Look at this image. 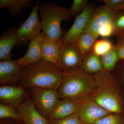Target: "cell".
Instances as JSON below:
<instances>
[{
    "label": "cell",
    "mask_w": 124,
    "mask_h": 124,
    "mask_svg": "<svg viewBox=\"0 0 124 124\" xmlns=\"http://www.w3.org/2000/svg\"><path fill=\"white\" fill-rule=\"evenodd\" d=\"M95 7L89 4L80 14L76 17L73 24L64 33L62 40V44L74 43L84 32L93 13Z\"/></svg>",
    "instance_id": "obj_8"
},
{
    "label": "cell",
    "mask_w": 124,
    "mask_h": 124,
    "mask_svg": "<svg viewBox=\"0 0 124 124\" xmlns=\"http://www.w3.org/2000/svg\"><path fill=\"white\" fill-rule=\"evenodd\" d=\"M94 83L92 76L77 68L64 72L57 91L60 98L77 99L91 91Z\"/></svg>",
    "instance_id": "obj_3"
},
{
    "label": "cell",
    "mask_w": 124,
    "mask_h": 124,
    "mask_svg": "<svg viewBox=\"0 0 124 124\" xmlns=\"http://www.w3.org/2000/svg\"><path fill=\"white\" fill-rule=\"evenodd\" d=\"M113 36L116 39L124 37V10H120L113 21Z\"/></svg>",
    "instance_id": "obj_24"
},
{
    "label": "cell",
    "mask_w": 124,
    "mask_h": 124,
    "mask_svg": "<svg viewBox=\"0 0 124 124\" xmlns=\"http://www.w3.org/2000/svg\"><path fill=\"white\" fill-rule=\"evenodd\" d=\"M121 74L122 75V77L124 79V69H122V71H121Z\"/></svg>",
    "instance_id": "obj_32"
},
{
    "label": "cell",
    "mask_w": 124,
    "mask_h": 124,
    "mask_svg": "<svg viewBox=\"0 0 124 124\" xmlns=\"http://www.w3.org/2000/svg\"><path fill=\"white\" fill-rule=\"evenodd\" d=\"M29 89L33 106L47 119L60 101L57 90L35 87Z\"/></svg>",
    "instance_id": "obj_4"
},
{
    "label": "cell",
    "mask_w": 124,
    "mask_h": 124,
    "mask_svg": "<svg viewBox=\"0 0 124 124\" xmlns=\"http://www.w3.org/2000/svg\"><path fill=\"white\" fill-rule=\"evenodd\" d=\"M84 57L74 43L62 44L57 58V66L64 72L80 68Z\"/></svg>",
    "instance_id": "obj_6"
},
{
    "label": "cell",
    "mask_w": 124,
    "mask_h": 124,
    "mask_svg": "<svg viewBox=\"0 0 124 124\" xmlns=\"http://www.w3.org/2000/svg\"><path fill=\"white\" fill-rule=\"evenodd\" d=\"M31 0H0V8H7L10 15H20L23 9L32 5Z\"/></svg>",
    "instance_id": "obj_19"
},
{
    "label": "cell",
    "mask_w": 124,
    "mask_h": 124,
    "mask_svg": "<svg viewBox=\"0 0 124 124\" xmlns=\"http://www.w3.org/2000/svg\"><path fill=\"white\" fill-rule=\"evenodd\" d=\"M89 2L88 0H74L71 6L69 9L71 17H76L80 14L88 5Z\"/></svg>",
    "instance_id": "obj_25"
},
{
    "label": "cell",
    "mask_w": 124,
    "mask_h": 124,
    "mask_svg": "<svg viewBox=\"0 0 124 124\" xmlns=\"http://www.w3.org/2000/svg\"><path fill=\"white\" fill-rule=\"evenodd\" d=\"M48 124H82L78 116L76 113L63 119H48Z\"/></svg>",
    "instance_id": "obj_26"
},
{
    "label": "cell",
    "mask_w": 124,
    "mask_h": 124,
    "mask_svg": "<svg viewBox=\"0 0 124 124\" xmlns=\"http://www.w3.org/2000/svg\"><path fill=\"white\" fill-rule=\"evenodd\" d=\"M114 46L116 50L120 60H124V37L116 39Z\"/></svg>",
    "instance_id": "obj_29"
},
{
    "label": "cell",
    "mask_w": 124,
    "mask_h": 124,
    "mask_svg": "<svg viewBox=\"0 0 124 124\" xmlns=\"http://www.w3.org/2000/svg\"><path fill=\"white\" fill-rule=\"evenodd\" d=\"M123 0H104V6L108 9L116 10V9Z\"/></svg>",
    "instance_id": "obj_30"
},
{
    "label": "cell",
    "mask_w": 124,
    "mask_h": 124,
    "mask_svg": "<svg viewBox=\"0 0 124 124\" xmlns=\"http://www.w3.org/2000/svg\"><path fill=\"white\" fill-rule=\"evenodd\" d=\"M94 100L109 113L118 114L121 112L120 104L117 97L111 92L102 91L94 97Z\"/></svg>",
    "instance_id": "obj_16"
},
{
    "label": "cell",
    "mask_w": 124,
    "mask_h": 124,
    "mask_svg": "<svg viewBox=\"0 0 124 124\" xmlns=\"http://www.w3.org/2000/svg\"><path fill=\"white\" fill-rule=\"evenodd\" d=\"M38 12L45 37L50 39L62 40L64 33L60 24L71 18L69 9L54 3L45 2L39 5Z\"/></svg>",
    "instance_id": "obj_2"
},
{
    "label": "cell",
    "mask_w": 124,
    "mask_h": 124,
    "mask_svg": "<svg viewBox=\"0 0 124 124\" xmlns=\"http://www.w3.org/2000/svg\"><path fill=\"white\" fill-rule=\"evenodd\" d=\"M0 118H11L22 120L20 114L14 106L4 103L0 104Z\"/></svg>",
    "instance_id": "obj_23"
},
{
    "label": "cell",
    "mask_w": 124,
    "mask_h": 124,
    "mask_svg": "<svg viewBox=\"0 0 124 124\" xmlns=\"http://www.w3.org/2000/svg\"><path fill=\"white\" fill-rule=\"evenodd\" d=\"M78 102L76 114L82 123L93 124L97 120L110 114L94 101L86 100Z\"/></svg>",
    "instance_id": "obj_9"
},
{
    "label": "cell",
    "mask_w": 124,
    "mask_h": 124,
    "mask_svg": "<svg viewBox=\"0 0 124 124\" xmlns=\"http://www.w3.org/2000/svg\"><path fill=\"white\" fill-rule=\"evenodd\" d=\"M26 94L21 87L2 85L0 87V100L2 103L16 107L23 101Z\"/></svg>",
    "instance_id": "obj_13"
},
{
    "label": "cell",
    "mask_w": 124,
    "mask_h": 124,
    "mask_svg": "<svg viewBox=\"0 0 124 124\" xmlns=\"http://www.w3.org/2000/svg\"><path fill=\"white\" fill-rule=\"evenodd\" d=\"M100 59L103 70L108 72L113 70L120 60L115 46L108 53L101 56Z\"/></svg>",
    "instance_id": "obj_21"
},
{
    "label": "cell",
    "mask_w": 124,
    "mask_h": 124,
    "mask_svg": "<svg viewBox=\"0 0 124 124\" xmlns=\"http://www.w3.org/2000/svg\"><path fill=\"white\" fill-rule=\"evenodd\" d=\"M39 1L32 6L31 14L17 29V43L16 46L20 48L26 45L29 41L41 33L42 26L38 16Z\"/></svg>",
    "instance_id": "obj_5"
},
{
    "label": "cell",
    "mask_w": 124,
    "mask_h": 124,
    "mask_svg": "<svg viewBox=\"0 0 124 124\" xmlns=\"http://www.w3.org/2000/svg\"><path fill=\"white\" fill-rule=\"evenodd\" d=\"M45 36L41 32L30 41L26 53L17 60L20 66L24 67L41 60V48Z\"/></svg>",
    "instance_id": "obj_12"
},
{
    "label": "cell",
    "mask_w": 124,
    "mask_h": 124,
    "mask_svg": "<svg viewBox=\"0 0 124 124\" xmlns=\"http://www.w3.org/2000/svg\"><path fill=\"white\" fill-rule=\"evenodd\" d=\"M119 11L108 9L104 6L95 8L83 33H91L98 37L100 29L108 23L113 22Z\"/></svg>",
    "instance_id": "obj_7"
},
{
    "label": "cell",
    "mask_w": 124,
    "mask_h": 124,
    "mask_svg": "<svg viewBox=\"0 0 124 124\" xmlns=\"http://www.w3.org/2000/svg\"><path fill=\"white\" fill-rule=\"evenodd\" d=\"M114 31L113 22L108 23L100 29L99 32V36L107 39L113 36Z\"/></svg>",
    "instance_id": "obj_28"
},
{
    "label": "cell",
    "mask_w": 124,
    "mask_h": 124,
    "mask_svg": "<svg viewBox=\"0 0 124 124\" xmlns=\"http://www.w3.org/2000/svg\"><path fill=\"white\" fill-rule=\"evenodd\" d=\"M16 107L25 124H48V119L36 109L30 99H26Z\"/></svg>",
    "instance_id": "obj_11"
},
{
    "label": "cell",
    "mask_w": 124,
    "mask_h": 124,
    "mask_svg": "<svg viewBox=\"0 0 124 124\" xmlns=\"http://www.w3.org/2000/svg\"><path fill=\"white\" fill-rule=\"evenodd\" d=\"M64 73L56 64L41 60L23 67L19 84L29 89L35 87L57 90Z\"/></svg>",
    "instance_id": "obj_1"
},
{
    "label": "cell",
    "mask_w": 124,
    "mask_h": 124,
    "mask_svg": "<svg viewBox=\"0 0 124 124\" xmlns=\"http://www.w3.org/2000/svg\"><path fill=\"white\" fill-rule=\"evenodd\" d=\"M114 45L107 39L97 40L93 46L92 52L101 57L113 48Z\"/></svg>",
    "instance_id": "obj_22"
},
{
    "label": "cell",
    "mask_w": 124,
    "mask_h": 124,
    "mask_svg": "<svg viewBox=\"0 0 124 124\" xmlns=\"http://www.w3.org/2000/svg\"><path fill=\"white\" fill-rule=\"evenodd\" d=\"M62 45V40L50 39L45 36L41 48V60L57 65L58 55Z\"/></svg>",
    "instance_id": "obj_17"
},
{
    "label": "cell",
    "mask_w": 124,
    "mask_h": 124,
    "mask_svg": "<svg viewBox=\"0 0 124 124\" xmlns=\"http://www.w3.org/2000/svg\"><path fill=\"white\" fill-rule=\"evenodd\" d=\"M80 68L89 74L97 73L103 70L100 57L93 52L85 57Z\"/></svg>",
    "instance_id": "obj_20"
},
{
    "label": "cell",
    "mask_w": 124,
    "mask_h": 124,
    "mask_svg": "<svg viewBox=\"0 0 124 124\" xmlns=\"http://www.w3.org/2000/svg\"><path fill=\"white\" fill-rule=\"evenodd\" d=\"M121 10H124V0H123L122 2L120 4L116 9V10L117 11Z\"/></svg>",
    "instance_id": "obj_31"
},
{
    "label": "cell",
    "mask_w": 124,
    "mask_h": 124,
    "mask_svg": "<svg viewBox=\"0 0 124 124\" xmlns=\"http://www.w3.org/2000/svg\"><path fill=\"white\" fill-rule=\"evenodd\" d=\"M23 67L17 60H9L0 62V84L1 85L19 84Z\"/></svg>",
    "instance_id": "obj_10"
},
{
    "label": "cell",
    "mask_w": 124,
    "mask_h": 124,
    "mask_svg": "<svg viewBox=\"0 0 124 124\" xmlns=\"http://www.w3.org/2000/svg\"><path fill=\"white\" fill-rule=\"evenodd\" d=\"M98 38L91 33H84L74 42L76 47L84 58L92 52L93 45Z\"/></svg>",
    "instance_id": "obj_18"
},
{
    "label": "cell",
    "mask_w": 124,
    "mask_h": 124,
    "mask_svg": "<svg viewBox=\"0 0 124 124\" xmlns=\"http://www.w3.org/2000/svg\"><path fill=\"white\" fill-rule=\"evenodd\" d=\"M122 120L119 116L110 114L97 120L93 124H121Z\"/></svg>",
    "instance_id": "obj_27"
},
{
    "label": "cell",
    "mask_w": 124,
    "mask_h": 124,
    "mask_svg": "<svg viewBox=\"0 0 124 124\" xmlns=\"http://www.w3.org/2000/svg\"><path fill=\"white\" fill-rule=\"evenodd\" d=\"M16 26L11 27L6 31L0 37V60L11 59V50L17 43Z\"/></svg>",
    "instance_id": "obj_14"
},
{
    "label": "cell",
    "mask_w": 124,
    "mask_h": 124,
    "mask_svg": "<svg viewBox=\"0 0 124 124\" xmlns=\"http://www.w3.org/2000/svg\"><path fill=\"white\" fill-rule=\"evenodd\" d=\"M78 107L77 99L64 98L60 100L47 119H59L76 113Z\"/></svg>",
    "instance_id": "obj_15"
}]
</instances>
